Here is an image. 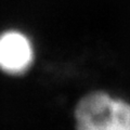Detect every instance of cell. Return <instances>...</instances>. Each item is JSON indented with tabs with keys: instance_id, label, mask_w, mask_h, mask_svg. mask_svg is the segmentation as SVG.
Masks as SVG:
<instances>
[{
	"instance_id": "cell-1",
	"label": "cell",
	"mask_w": 130,
	"mask_h": 130,
	"mask_svg": "<svg viewBox=\"0 0 130 130\" xmlns=\"http://www.w3.org/2000/svg\"><path fill=\"white\" fill-rule=\"evenodd\" d=\"M75 130H130V102L96 90L85 94L74 109Z\"/></svg>"
},
{
	"instance_id": "cell-2",
	"label": "cell",
	"mask_w": 130,
	"mask_h": 130,
	"mask_svg": "<svg viewBox=\"0 0 130 130\" xmlns=\"http://www.w3.org/2000/svg\"><path fill=\"white\" fill-rule=\"evenodd\" d=\"M35 62V47L30 38L19 29L0 32V71L9 76H22Z\"/></svg>"
}]
</instances>
